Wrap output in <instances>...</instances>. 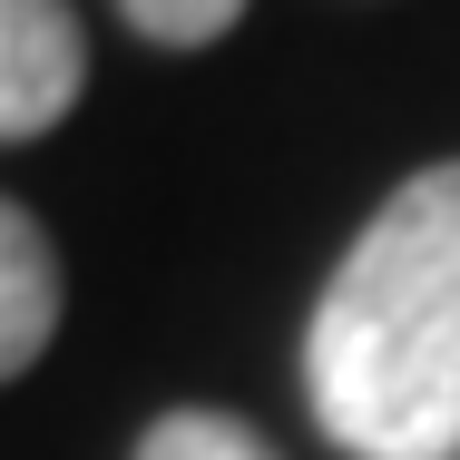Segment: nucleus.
Segmentation results:
<instances>
[{
	"label": "nucleus",
	"mask_w": 460,
	"mask_h": 460,
	"mask_svg": "<svg viewBox=\"0 0 460 460\" xmlns=\"http://www.w3.org/2000/svg\"><path fill=\"white\" fill-rule=\"evenodd\" d=\"M304 392L353 460H460V157L392 186L314 294Z\"/></svg>",
	"instance_id": "nucleus-1"
},
{
	"label": "nucleus",
	"mask_w": 460,
	"mask_h": 460,
	"mask_svg": "<svg viewBox=\"0 0 460 460\" xmlns=\"http://www.w3.org/2000/svg\"><path fill=\"white\" fill-rule=\"evenodd\" d=\"M89 89V40L69 0H0V147L59 128Z\"/></svg>",
	"instance_id": "nucleus-2"
},
{
	"label": "nucleus",
	"mask_w": 460,
	"mask_h": 460,
	"mask_svg": "<svg viewBox=\"0 0 460 460\" xmlns=\"http://www.w3.org/2000/svg\"><path fill=\"white\" fill-rule=\"evenodd\" d=\"M49 333H59V255H49L40 216H20L0 196V382L40 363Z\"/></svg>",
	"instance_id": "nucleus-3"
},
{
	"label": "nucleus",
	"mask_w": 460,
	"mask_h": 460,
	"mask_svg": "<svg viewBox=\"0 0 460 460\" xmlns=\"http://www.w3.org/2000/svg\"><path fill=\"white\" fill-rule=\"evenodd\" d=\"M137 460H275V451H265V431H245L235 411H167V421H147Z\"/></svg>",
	"instance_id": "nucleus-4"
},
{
	"label": "nucleus",
	"mask_w": 460,
	"mask_h": 460,
	"mask_svg": "<svg viewBox=\"0 0 460 460\" xmlns=\"http://www.w3.org/2000/svg\"><path fill=\"white\" fill-rule=\"evenodd\" d=\"M118 10H128V30L157 40V49H206V40H226V30L245 20V0H118Z\"/></svg>",
	"instance_id": "nucleus-5"
}]
</instances>
